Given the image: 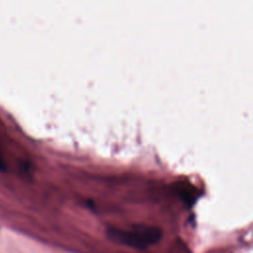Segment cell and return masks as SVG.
Wrapping results in <instances>:
<instances>
[{
    "label": "cell",
    "instance_id": "obj_1",
    "mask_svg": "<svg viewBox=\"0 0 253 253\" xmlns=\"http://www.w3.org/2000/svg\"><path fill=\"white\" fill-rule=\"evenodd\" d=\"M107 234L112 241L134 249H145L157 243L162 237L160 228L144 224L133 225L130 230L111 226L108 228Z\"/></svg>",
    "mask_w": 253,
    "mask_h": 253
},
{
    "label": "cell",
    "instance_id": "obj_2",
    "mask_svg": "<svg viewBox=\"0 0 253 253\" xmlns=\"http://www.w3.org/2000/svg\"><path fill=\"white\" fill-rule=\"evenodd\" d=\"M179 196L181 199L187 203L188 205H192L196 199H197V194H196V189L192 188L190 185H182L180 184L179 189H178Z\"/></svg>",
    "mask_w": 253,
    "mask_h": 253
}]
</instances>
